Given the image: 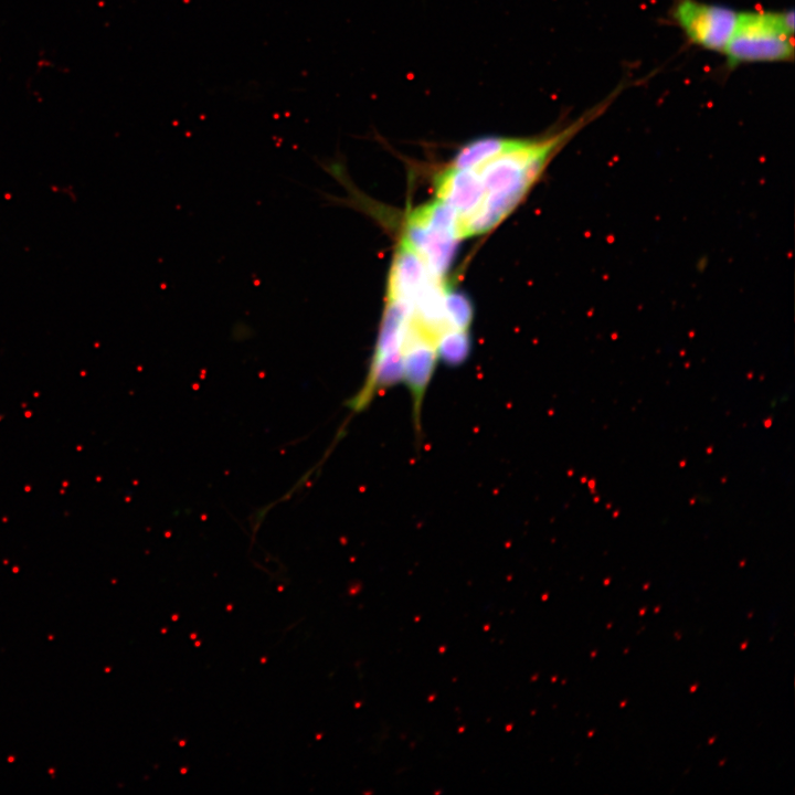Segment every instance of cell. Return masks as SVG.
Segmentation results:
<instances>
[{
	"mask_svg": "<svg viewBox=\"0 0 795 795\" xmlns=\"http://www.w3.org/2000/svg\"><path fill=\"white\" fill-rule=\"evenodd\" d=\"M618 86L605 99L563 127L532 138H508L506 147L474 169L484 188L480 204L459 216L460 239L485 233L496 226L540 178L555 155L583 128L597 119L619 96Z\"/></svg>",
	"mask_w": 795,
	"mask_h": 795,
	"instance_id": "1",
	"label": "cell"
},
{
	"mask_svg": "<svg viewBox=\"0 0 795 795\" xmlns=\"http://www.w3.org/2000/svg\"><path fill=\"white\" fill-rule=\"evenodd\" d=\"M793 10L739 11L732 36L723 52L731 68L751 63L794 60Z\"/></svg>",
	"mask_w": 795,
	"mask_h": 795,
	"instance_id": "2",
	"label": "cell"
},
{
	"mask_svg": "<svg viewBox=\"0 0 795 795\" xmlns=\"http://www.w3.org/2000/svg\"><path fill=\"white\" fill-rule=\"evenodd\" d=\"M444 306L449 324L455 329L468 331L471 320V307L468 299L459 293L446 290Z\"/></svg>",
	"mask_w": 795,
	"mask_h": 795,
	"instance_id": "6",
	"label": "cell"
},
{
	"mask_svg": "<svg viewBox=\"0 0 795 795\" xmlns=\"http://www.w3.org/2000/svg\"><path fill=\"white\" fill-rule=\"evenodd\" d=\"M437 200L455 210L458 216L473 212L484 198V188L474 169L449 166L435 181Z\"/></svg>",
	"mask_w": 795,
	"mask_h": 795,
	"instance_id": "4",
	"label": "cell"
},
{
	"mask_svg": "<svg viewBox=\"0 0 795 795\" xmlns=\"http://www.w3.org/2000/svg\"><path fill=\"white\" fill-rule=\"evenodd\" d=\"M508 137L484 136L463 145L451 163L455 168H474L500 152Z\"/></svg>",
	"mask_w": 795,
	"mask_h": 795,
	"instance_id": "5",
	"label": "cell"
},
{
	"mask_svg": "<svg viewBox=\"0 0 795 795\" xmlns=\"http://www.w3.org/2000/svg\"><path fill=\"white\" fill-rule=\"evenodd\" d=\"M739 11L701 0H675L670 15L687 40L703 50L723 54Z\"/></svg>",
	"mask_w": 795,
	"mask_h": 795,
	"instance_id": "3",
	"label": "cell"
}]
</instances>
